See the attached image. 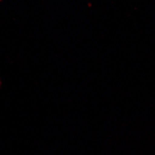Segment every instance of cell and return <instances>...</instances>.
Wrapping results in <instances>:
<instances>
[{
  "mask_svg": "<svg viewBox=\"0 0 155 155\" xmlns=\"http://www.w3.org/2000/svg\"><path fill=\"white\" fill-rule=\"evenodd\" d=\"M0 87H1V80H0Z\"/></svg>",
  "mask_w": 155,
  "mask_h": 155,
  "instance_id": "1",
  "label": "cell"
},
{
  "mask_svg": "<svg viewBox=\"0 0 155 155\" xmlns=\"http://www.w3.org/2000/svg\"><path fill=\"white\" fill-rule=\"evenodd\" d=\"M0 1H1V0H0Z\"/></svg>",
  "mask_w": 155,
  "mask_h": 155,
  "instance_id": "2",
  "label": "cell"
}]
</instances>
